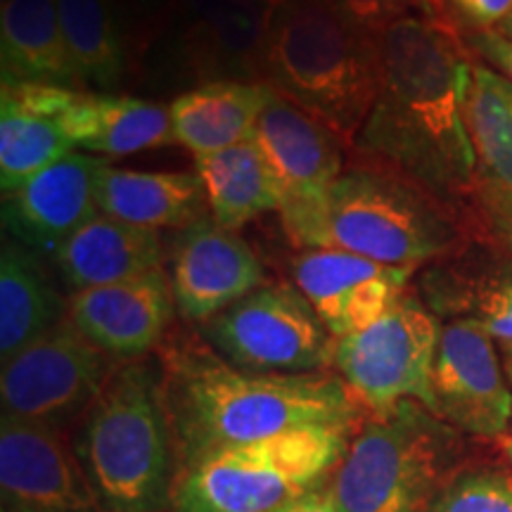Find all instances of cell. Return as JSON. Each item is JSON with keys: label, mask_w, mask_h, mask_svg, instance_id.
Returning <instances> with one entry per match:
<instances>
[{"label": "cell", "mask_w": 512, "mask_h": 512, "mask_svg": "<svg viewBox=\"0 0 512 512\" xmlns=\"http://www.w3.org/2000/svg\"><path fill=\"white\" fill-rule=\"evenodd\" d=\"M271 98L273 88L264 81L200 83L169 105L174 143L202 157L252 140Z\"/></svg>", "instance_id": "24"}, {"label": "cell", "mask_w": 512, "mask_h": 512, "mask_svg": "<svg viewBox=\"0 0 512 512\" xmlns=\"http://www.w3.org/2000/svg\"><path fill=\"white\" fill-rule=\"evenodd\" d=\"M159 370L176 472L221 448L302 427L356 425L363 415L337 373H247L223 361L204 337H169L159 347Z\"/></svg>", "instance_id": "2"}, {"label": "cell", "mask_w": 512, "mask_h": 512, "mask_svg": "<svg viewBox=\"0 0 512 512\" xmlns=\"http://www.w3.org/2000/svg\"><path fill=\"white\" fill-rule=\"evenodd\" d=\"M418 12L467 41L498 31L512 12V0H418Z\"/></svg>", "instance_id": "31"}, {"label": "cell", "mask_w": 512, "mask_h": 512, "mask_svg": "<svg viewBox=\"0 0 512 512\" xmlns=\"http://www.w3.org/2000/svg\"><path fill=\"white\" fill-rule=\"evenodd\" d=\"M100 214L140 228H178L209 216L195 171H131L102 164L95 183Z\"/></svg>", "instance_id": "23"}, {"label": "cell", "mask_w": 512, "mask_h": 512, "mask_svg": "<svg viewBox=\"0 0 512 512\" xmlns=\"http://www.w3.org/2000/svg\"><path fill=\"white\" fill-rule=\"evenodd\" d=\"M498 240H501L503 245L512 252V211L508 216H505L501 226H498Z\"/></svg>", "instance_id": "36"}, {"label": "cell", "mask_w": 512, "mask_h": 512, "mask_svg": "<svg viewBox=\"0 0 512 512\" xmlns=\"http://www.w3.org/2000/svg\"><path fill=\"white\" fill-rule=\"evenodd\" d=\"M508 370H510V377H512V347H510V366H508Z\"/></svg>", "instance_id": "40"}, {"label": "cell", "mask_w": 512, "mask_h": 512, "mask_svg": "<svg viewBox=\"0 0 512 512\" xmlns=\"http://www.w3.org/2000/svg\"><path fill=\"white\" fill-rule=\"evenodd\" d=\"M74 152V145L53 119L31 112L0 93V188L12 195L50 164Z\"/></svg>", "instance_id": "29"}, {"label": "cell", "mask_w": 512, "mask_h": 512, "mask_svg": "<svg viewBox=\"0 0 512 512\" xmlns=\"http://www.w3.org/2000/svg\"><path fill=\"white\" fill-rule=\"evenodd\" d=\"M252 140L283 192L280 219L318 207L347 169L342 140L275 91L256 121Z\"/></svg>", "instance_id": "16"}, {"label": "cell", "mask_w": 512, "mask_h": 512, "mask_svg": "<svg viewBox=\"0 0 512 512\" xmlns=\"http://www.w3.org/2000/svg\"><path fill=\"white\" fill-rule=\"evenodd\" d=\"M328 3L370 41H380V36L394 22L418 10V0H328Z\"/></svg>", "instance_id": "32"}, {"label": "cell", "mask_w": 512, "mask_h": 512, "mask_svg": "<svg viewBox=\"0 0 512 512\" xmlns=\"http://www.w3.org/2000/svg\"><path fill=\"white\" fill-rule=\"evenodd\" d=\"M465 121L475 152L479 219L498 240V226L512 211V81L477 55L467 86Z\"/></svg>", "instance_id": "21"}, {"label": "cell", "mask_w": 512, "mask_h": 512, "mask_svg": "<svg viewBox=\"0 0 512 512\" xmlns=\"http://www.w3.org/2000/svg\"><path fill=\"white\" fill-rule=\"evenodd\" d=\"M285 266L290 283L335 339L373 325L408 292L415 275V268L387 266L335 247L299 249Z\"/></svg>", "instance_id": "14"}, {"label": "cell", "mask_w": 512, "mask_h": 512, "mask_svg": "<svg viewBox=\"0 0 512 512\" xmlns=\"http://www.w3.org/2000/svg\"><path fill=\"white\" fill-rule=\"evenodd\" d=\"M53 256L64 283L81 292L157 271L162 268L164 247L159 230L98 214Z\"/></svg>", "instance_id": "22"}, {"label": "cell", "mask_w": 512, "mask_h": 512, "mask_svg": "<svg viewBox=\"0 0 512 512\" xmlns=\"http://www.w3.org/2000/svg\"><path fill=\"white\" fill-rule=\"evenodd\" d=\"M463 432L418 401L363 413L328 494L337 512H422L465 470Z\"/></svg>", "instance_id": "6"}, {"label": "cell", "mask_w": 512, "mask_h": 512, "mask_svg": "<svg viewBox=\"0 0 512 512\" xmlns=\"http://www.w3.org/2000/svg\"><path fill=\"white\" fill-rule=\"evenodd\" d=\"M72 446L105 512L169 510L176 451L162 370L119 363L74 427Z\"/></svg>", "instance_id": "5"}, {"label": "cell", "mask_w": 512, "mask_h": 512, "mask_svg": "<svg viewBox=\"0 0 512 512\" xmlns=\"http://www.w3.org/2000/svg\"><path fill=\"white\" fill-rule=\"evenodd\" d=\"M275 512H337L335 503H332L330 494H320V491H311L297 501L287 503L285 508L275 510Z\"/></svg>", "instance_id": "34"}, {"label": "cell", "mask_w": 512, "mask_h": 512, "mask_svg": "<svg viewBox=\"0 0 512 512\" xmlns=\"http://www.w3.org/2000/svg\"><path fill=\"white\" fill-rule=\"evenodd\" d=\"M496 444H498V451L503 453L505 460H508L510 467H512V437H508V434H505V437L496 439Z\"/></svg>", "instance_id": "37"}, {"label": "cell", "mask_w": 512, "mask_h": 512, "mask_svg": "<svg viewBox=\"0 0 512 512\" xmlns=\"http://www.w3.org/2000/svg\"><path fill=\"white\" fill-rule=\"evenodd\" d=\"M430 411L470 437L501 439L508 432L512 394L503 380L494 337L470 320L441 325Z\"/></svg>", "instance_id": "13"}, {"label": "cell", "mask_w": 512, "mask_h": 512, "mask_svg": "<svg viewBox=\"0 0 512 512\" xmlns=\"http://www.w3.org/2000/svg\"><path fill=\"white\" fill-rule=\"evenodd\" d=\"M202 337L247 373L302 375L328 370L337 339L292 283L261 285L202 323Z\"/></svg>", "instance_id": "9"}, {"label": "cell", "mask_w": 512, "mask_h": 512, "mask_svg": "<svg viewBox=\"0 0 512 512\" xmlns=\"http://www.w3.org/2000/svg\"><path fill=\"white\" fill-rule=\"evenodd\" d=\"M261 81L328 126L351 152L380 83V53L328 0L273 10Z\"/></svg>", "instance_id": "4"}, {"label": "cell", "mask_w": 512, "mask_h": 512, "mask_svg": "<svg viewBox=\"0 0 512 512\" xmlns=\"http://www.w3.org/2000/svg\"><path fill=\"white\" fill-rule=\"evenodd\" d=\"M422 302L451 320H470L512 347V252L477 240L434 261L418 280Z\"/></svg>", "instance_id": "19"}, {"label": "cell", "mask_w": 512, "mask_h": 512, "mask_svg": "<svg viewBox=\"0 0 512 512\" xmlns=\"http://www.w3.org/2000/svg\"><path fill=\"white\" fill-rule=\"evenodd\" d=\"M280 221L299 249L335 247L415 271L470 242L491 240L465 211L392 166L354 152L318 207Z\"/></svg>", "instance_id": "3"}, {"label": "cell", "mask_w": 512, "mask_h": 512, "mask_svg": "<svg viewBox=\"0 0 512 512\" xmlns=\"http://www.w3.org/2000/svg\"><path fill=\"white\" fill-rule=\"evenodd\" d=\"M57 294L29 247L5 233L0 252V356L3 363L67 318Z\"/></svg>", "instance_id": "26"}, {"label": "cell", "mask_w": 512, "mask_h": 512, "mask_svg": "<svg viewBox=\"0 0 512 512\" xmlns=\"http://www.w3.org/2000/svg\"><path fill=\"white\" fill-rule=\"evenodd\" d=\"M178 53L202 83L261 81L273 8L264 0H176Z\"/></svg>", "instance_id": "17"}, {"label": "cell", "mask_w": 512, "mask_h": 512, "mask_svg": "<svg viewBox=\"0 0 512 512\" xmlns=\"http://www.w3.org/2000/svg\"><path fill=\"white\" fill-rule=\"evenodd\" d=\"M510 427H512V422H510Z\"/></svg>", "instance_id": "42"}, {"label": "cell", "mask_w": 512, "mask_h": 512, "mask_svg": "<svg viewBox=\"0 0 512 512\" xmlns=\"http://www.w3.org/2000/svg\"><path fill=\"white\" fill-rule=\"evenodd\" d=\"M356 425H316L228 446L176 472L169 512H275L335 470Z\"/></svg>", "instance_id": "7"}, {"label": "cell", "mask_w": 512, "mask_h": 512, "mask_svg": "<svg viewBox=\"0 0 512 512\" xmlns=\"http://www.w3.org/2000/svg\"><path fill=\"white\" fill-rule=\"evenodd\" d=\"M3 83L86 91L64 41L57 0H10L0 10Z\"/></svg>", "instance_id": "25"}, {"label": "cell", "mask_w": 512, "mask_h": 512, "mask_svg": "<svg viewBox=\"0 0 512 512\" xmlns=\"http://www.w3.org/2000/svg\"><path fill=\"white\" fill-rule=\"evenodd\" d=\"M439 337V316L408 290L373 325L337 339L332 366L363 413L389 411L401 401L432 408Z\"/></svg>", "instance_id": "8"}, {"label": "cell", "mask_w": 512, "mask_h": 512, "mask_svg": "<svg viewBox=\"0 0 512 512\" xmlns=\"http://www.w3.org/2000/svg\"><path fill=\"white\" fill-rule=\"evenodd\" d=\"M31 112L53 119L69 143L93 155L124 157L174 145L171 112L136 95L3 83V91Z\"/></svg>", "instance_id": "11"}, {"label": "cell", "mask_w": 512, "mask_h": 512, "mask_svg": "<svg viewBox=\"0 0 512 512\" xmlns=\"http://www.w3.org/2000/svg\"><path fill=\"white\" fill-rule=\"evenodd\" d=\"M0 3H3V5H5V3H10V0H0Z\"/></svg>", "instance_id": "41"}, {"label": "cell", "mask_w": 512, "mask_h": 512, "mask_svg": "<svg viewBox=\"0 0 512 512\" xmlns=\"http://www.w3.org/2000/svg\"><path fill=\"white\" fill-rule=\"evenodd\" d=\"M128 3L138 10V15H145V17L162 15L164 17L166 12H174L176 0H128Z\"/></svg>", "instance_id": "35"}, {"label": "cell", "mask_w": 512, "mask_h": 512, "mask_svg": "<svg viewBox=\"0 0 512 512\" xmlns=\"http://www.w3.org/2000/svg\"><path fill=\"white\" fill-rule=\"evenodd\" d=\"M60 24L83 88L110 93L133 69V41L119 0H57Z\"/></svg>", "instance_id": "27"}, {"label": "cell", "mask_w": 512, "mask_h": 512, "mask_svg": "<svg viewBox=\"0 0 512 512\" xmlns=\"http://www.w3.org/2000/svg\"><path fill=\"white\" fill-rule=\"evenodd\" d=\"M377 53V98L351 152L420 183L472 216L491 238L477 211L475 152L465 121L475 53L465 38L420 12L384 31Z\"/></svg>", "instance_id": "1"}, {"label": "cell", "mask_w": 512, "mask_h": 512, "mask_svg": "<svg viewBox=\"0 0 512 512\" xmlns=\"http://www.w3.org/2000/svg\"><path fill=\"white\" fill-rule=\"evenodd\" d=\"M98 157L69 152L12 195L3 197L5 230L31 252L55 254L81 226L100 214L95 183Z\"/></svg>", "instance_id": "20"}, {"label": "cell", "mask_w": 512, "mask_h": 512, "mask_svg": "<svg viewBox=\"0 0 512 512\" xmlns=\"http://www.w3.org/2000/svg\"><path fill=\"white\" fill-rule=\"evenodd\" d=\"M422 512H512V472L496 465L465 467Z\"/></svg>", "instance_id": "30"}, {"label": "cell", "mask_w": 512, "mask_h": 512, "mask_svg": "<svg viewBox=\"0 0 512 512\" xmlns=\"http://www.w3.org/2000/svg\"><path fill=\"white\" fill-rule=\"evenodd\" d=\"M264 3L268 5V8H280V5H285V3H290V0H264Z\"/></svg>", "instance_id": "39"}, {"label": "cell", "mask_w": 512, "mask_h": 512, "mask_svg": "<svg viewBox=\"0 0 512 512\" xmlns=\"http://www.w3.org/2000/svg\"><path fill=\"white\" fill-rule=\"evenodd\" d=\"M117 366L67 316L3 363V415L57 430L79 425Z\"/></svg>", "instance_id": "10"}, {"label": "cell", "mask_w": 512, "mask_h": 512, "mask_svg": "<svg viewBox=\"0 0 512 512\" xmlns=\"http://www.w3.org/2000/svg\"><path fill=\"white\" fill-rule=\"evenodd\" d=\"M467 46H470L479 60L512 81V41L498 34V31H486V34L467 38Z\"/></svg>", "instance_id": "33"}, {"label": "cell", "mask_w": 512, "mask_h": 512, "mask_svg": "<svg viewBox=\"0 0 512 512\" xmlns=\"http://www.w3.org/2000/svg\"><path fill=\"white\" fill-rule=\"evenodd\" d=\"M67 316L88 342L131 363L159 349L176 316L171 278L162 268L138 278L74 292Z\"/></svg>", "instance_id": "18"}, {"label": "cell", "mask_w": 512, "mask_h": 512, "mask_svg": "<svg viewBox=\"0 0 512 512\" xmlns=\"http://www.w3.org/2000/svg\"><path fill=\"white\" fill-rule=\"evenodd\" d=\"M169 278L178 316L200 325L266 285L254 249L211 216L178 230Z\"/></svg>", "instance_id": "15"}, {"label": "cell", "mask_w": 512, "mask_h": 512, "mask_svg": "<svg viewBox=\"0 0 512 512\" xmlns=\"http://www.w3.org/2000/svg\"><path fill=\"white\" fill-rule=\"evenodd\" d=\"M0 512H105L64 430L3 415Z\"/></svg>", "instance_id": "12"}, {"label": "cell", "mask_w": 512, "mask_h": 512, "mask_svg": "<svg viewBox=\"0 0 512 512\" xmlns=\"http://www.w3.org/2000/svg\"><path fill=\"white\" fill-rule=\"evenodd\" d=\"M195 174L204 185L211 219L235 233L256 216L283 209V192L254 140L195 157Z\"/></svg>", "instance_id": "28"}, {"label": "cell", "mask_w": 512, "mask_h": 512, "mask_svg": "<svg viewBox=\"0 0 512 512\" xmlns=\"http://www.w3.org/2000/svg\"><path fill=\"white\" fill-rule=\"evenodd\" d=\"M498 34L508 38V41H512V12L508 15V19H505V22L501 24V27H498Z\"/></svg>", "instance_id": "38"}]
</instances>
